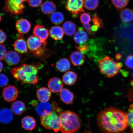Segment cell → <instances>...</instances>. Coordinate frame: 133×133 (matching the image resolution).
Listing matches in <instances>:
<instances>
[{"label":"cell","instance_id":"1","mask_svg":"<svg viewBox=\"0 0 133 133\" xmlns=\"http://www.w3.org/2000/svg\"><path fill=\"white\" fill-rule=\"evenodd\" d=\"M96 119L99 130L102 133H123L128 126L126 114L114 107L101 110Z\"/></svg>","mask_w":133,"mask_h":133},{"label":"cell","instance_id":"2","mask_svg":"<svg viewBox=\"0 0 133 133\" xmlns=\"http://www.w3.org/2000/svg\"><path fill=\"white\" fill-rule=\"evenodd\" d=\"M38 68L33 65L24 64L13 68L11 73L13 77L22 84L26 83L36 84L39 80Z\"/></svg>","mask_w":133,"mask_h":133},{"label":"cell","instance_id":"3","mask_svg":"<svg viewBox=\"0 0 133 133\" xmlns=\"http://www.w3.org/2000/svg\"><path fill=\"white\" fill-rule=\"evenodd\" d=\"M60 131L62 133H75L80 129V118L72 111H62L60 114Z\"/></svg>","mask_w":133,"mask_h":133},{"label":"cell","instance_id":"4","mask_svg":"<svg viewBox=\"0 0 133 133\" xmlns=\"http://www.w3.org/2000/svg\"><path fill=\"white\" fill-rule=\"evenodd\" d=\"M60 108L56 106L52 112L47 115L41 117V124L45 129L57 132L61 129L60 114L61 112Z\"/></svg>","mask_w":133,"mask_h":133},{"label":"cell","instance_id":"5","mask_svg":"<svg viewBox=\"0 0 133 133\" xmlns=\"http://www.w3.org/2000/svg\"><path fill=\"white\" fill-rule=\"evenodd\" d=\"M98 62L101 72L110 78L117 75L123 66L122 63L115 61L108 56L99 60Z\"/></svg>","mask_w":133,"mask_h":133},{"label":"cell","instance_id":"6","mask_svg":"<svg viewBox=\"0 0 133 133\" xmlns=\"http://www.w3.org/2000/svg\"><path fill=\"white\" fill-rule=\"evenodd\" d=\"M27 0H6L3 10L11 15L22 14L25 9L24 3Z\"/></svg>","mask_w":133,"mask_h":133},{"label":"cell","instance_id":"7","mask_svg":"<svg viewBox=\"0 0 133 133\" xmlns=\"http://www.w3.org/2000/svg\"><path fill=\"white\" fill-rule=\"evenodd\" d=\"M84 0H67L66 8L72 13L73 17H77L81 12H84L83 9Z\"/></svg>","mask_w":133,"mask_h":133},{"label":"cell","instance_id":"8","mask_svg":"<svg viewBox=\"0 0 133 133\" xmlns=\"http://www.w3.org/2000/svg\"><path fill=\"white\" fill-rule=\"evenodd\" d=\"M57 105V104L55 102L51 103L41 102L36 106V111L37 114L41 117L46 116L52 112Z\"/></svg>","mask_w":133,"mask_h":133},{"label":"cell","instance_id":"9","mask_svg":"<svg viewBox=\"0 0 133 133\" xmlns=\"http://www.w3.org/2000/svg\"><path fill=\"white\" fill-rule=\"evenodd\" d=\"M28 48L32 52H36L45 46L47 44V42L41 40L35 36L31 35L28 38L27 42Z\"/></svg>","mask_w":133,"mask_h":133},{"label":"cell","instance_id":"10","mask_svg":"<svg viewBox=\"0 0 133 133\" xmlns=\"http://www.w3.org/2000/svg\"><path fill=\"white\" fill-rule=\"evenodd\" d=\"M18 95L19 91L17 88L13 85L6 86L3 91V98L8 102H12L15 100Z\"/></svg>","mask_w":133,"mask_h":133},{"label":"cell","instance_id":"11","mask_svg":"<svg viewBox=\"0 0 133 133\" xmlns=\"http://www.w3.org/2000/svg\"><path fill=\"white\" fill-rule=\"evenodd\" d=\"M34 35L43 41L47 42L46 39L49 37V30L42 25H36L33 30Z\"/></svg>","mask_w":133,"mask_h":133},{"label":"cell","instance_id":"12","mask_svg":"<svg viewBox=\"0 0 133 133\" xmlns=\"http://www.w3.org/2000/svg\"><path fill=\"white\" fill-rule=\"evenodd\" d=\"M48 86L50 91L54 93L60 92L63 89L62 81L58 77H53L50 79L48 82Z\"/></svg>","mask_w":133,"mask_h":133},{"label":"cell","instance_id":"13","mask_svg":"<svg viewBox=\"0 0 133 133\" xmlns=\"http://www.w3.org/2000/svg\"><path fill=\"white\" fill-rule=\"evenodd\" d=\"M16 26L18 32L19 34H23L29 32L31 29V25L27 19H21L16 22Z\"/></svg>","mask_w":133,"mask_h":133},{"label":"cell","instance_id":"14","mask_svg":"<svg viewBox=\"0 0 133 133\" xmlns=\"http://www.w3.org/2000/svg\"><path fill=\"white\" fill-rule=\"evenodd\" d=\"M5 60L8 65L15 66L18 64L20 62L21 57L16 51H10L7 52Z\"/></svg>","mask_w":133,"mask_h":133},{"label":"cell","instance_id":"15","mask_svg":"<svg viewBox=\"0 0 133 133\" xmlns=\"http://www.w3.org/2000/svg\"><path fill=\"white\" fill-rule=\"evenodd\" d=\"M51 95V91L45 87H42L38 90L36 93L37 99L41 102H48Z\"/></svg>","mask_w":133,"mask_h":133},{"label":"cell","instance_id":"16","mask_svg":"<svg viewBox=\"0 0 133 133\" xmlns=\"http://www.w3.org/2000/svg\"><path fill=\"white\" fill-rule=\"evenodd\" d=\"M71 63L75 66L82 65L85 61V57L79 51H76L73 52L70 56Z\"/></svg>","mask_w":133,"mask_h":133},{"label":"cell","instance_id":"17","mask_svg":"<svg viewBox=\"0 0 133 133\" xmlns=\"http://www.w3.org/2000/svg\"><path fill=\"white\" fill-rule=\"evenodd\" d=\"M60 98L62 102L65 104H70L72 103L74 100L73 93L69 90L64 88L60 91Z\"/></svg>","mask_w":133,"mask_h":133},{"label":"cell","instance_id":"18","mask_svg":"<svg viewBox=\"0 0 133 133\" xmlns=\"http://www.w3.org/2000/svg\"><path fill=\"white\" fill-rule=\"evenodd\" d=\"M88 39V35L83 28L80 27L74 36V39L75 42L78 44H84Z\"/></svg>","mask_w":133,"mask_h":133},{"label":"cell","instance_id":"19","mask_svg":"<svg viewBox=\"0 0 133 133\" xmlns=\"http://www.w3.org/2000/svg\"><path fill=\"white\" fill-rule=\"evenodd\" d=\"M22 126L26 130H32L36 127V122L34 118L30 116H26L21 121Z\"/></svg>","mask_w":133,"mask_h":133},{"label":"cell","instance_id":"20","mask_svg":"<svg viewBox=\"0 0 133 133\" xmlns=\"http://www.w3.org/2000/svg\"><path fill=\"white\" fill-rule=\"evenodd\" d=\"M13 119L12 113L9 109L4 108L0 110V122L4 124H8Z\"/></svg>","mask_w":133,"mask_h":133},{"label":"cell","instance_id":"21","mask_svg":"<svg viewBox=\"0 0 133 133\" xmlns=\"http://www.w3.org/2000/svg\"><path fill=\"white\" fill-rule=\"evenodd\" d=\"M49 32L50 37L55 40H61L64 36V31L62 28L59 26H52L50 29Z\"/></svg>","mask_w":133,"mask_h":133},{"label":"cell","instance_id":"22","mask_svg":"<svg viewBox=\"0 0 133 133\" xmlns=\"http://www.w3.org/2000/svg\"><path fill=\"white\" fill-rule=\"evenodd\" d=\"M14 47L15 51L21 54H24L28 51L27 43L22 38H19L15 42Z\"/></svg>","mask_w":133,"mask_h":133},{"label":"cell","instance_id":"23","mask_svg":"<svg viewBox=\"0 0 133 133\" xmlns=\"http://www.w3.org/2000/svg\"><path fill=\"white\" fill-rule=\"evenodd\" d=\"M26 109V105L22 101H15L11 106V110L16 115H20L24 112Z\"/></svg>","mask_w":133,"mask_h":133},{"label":"cell","instance_id":"24","mask_svg":"<svg viewBox=\"0 0 133 133\" xmlns=\"http://www.w3.org/2000/svg\"><path fill=\"white\" fill-rule=\"evenodd\" d=\"M77 76L73 71H68L63 75L62 79L65 84L69 85H71L76 82Z\"/></svg>","mask_w":133,"mask_h":133},{"label":"cell","instance_id":"25","mask_svg":"<svg viewBox=\"0 0 133 133\" xmlns=\"http://www.w3.org/2000/svg\"><path fill=\"white\" fill-rule=\"evenodd\" d=\"M41 9L44 14L46 15L52 14L56 11L55 4L52 2L46 1L41 5Z\"/></svg>","mask_w":133,"mask_h":133},{"label":"cell","instance_id":"26","mask_svg":"<svg viewBox=\"0 0 133 133\" xmlns=\"http://www.w3.org/2000/svg\"><path fill=\"white\" fill-rule=\"evenodd\" d=\"M77 26L75 23L71 21H67L63 24L62 29L66 35L71 36L76 32Z\"/></svg>","mask_w":133,"mask_h":133},{"label":"cell","instance_id":"27","mask_svg":"<svg viewBox=\"0 0 133 133\" xmlns=\"http://www.w3.org/2000/svg\"><path fill=\"white\" fill-rule=\"evenodd\" d=\"M56 66L58 71L61 72H65L70 69V63L67 58H63L56 62Z\"/></svg>","mask_w":133,"mask_h":133},{"label":"cell","instance_id":"28","mask_svg":"<svg viewBox=\"0 0 133 133\" xmlns=\"http://www.w3.org/2000/svg\"><path fill=\"white\" fill-rule=\"evenodd\" d=\"M91 21L93 22V25L91 26V31L93 35H94L98 30L103 28L104 26L102 20L99 17L96 13L95 14Z\"/></svg>","mask_w":133,"mask_h":133},{"label":"cell","instance_id":"29","mask_svg":"<svg viewBox=\"0 0 133 133\" xmlns=\"http://www.w3.org/2000/svg\"><path fill=\"white\" fill-rule=\"evenodd\" d=\"M120 16L124 22L128 23L133 20V11L129 8H126L121 11Z\"/></svg>","mask_w":133,"mask_h":133},{"label":"cell","instance_id":"30","mask_svg":"<svg viewBox=\"0 0 133 133\" xmlns=\"http://www.w3.org/2000/svg\"><path fill=\"white\" fill-rule=\"evenodd\" d=\"M50 20L51 23L55 25L60 24L64 20V16L62 13L56 12L53 13L51 16Z\"/></svg>","mask_w":133,"mask_h":133},{"label":"cell","instance_id":"31","mask_svg":"<svg viewBox=\"0 0 133 133\" xmlns=\"http://www.w3.org/2000/svg\"><path fill=\"white\" fill-rule=\"evenodd\" d=\"M127 117L128 126H129L131 133H133V104H131L126 113Z\"/></svg>","mask_w":133,"mask_h":133},{"label":"cell","instance_id":"32","mask_svg":"<svg viewBox=\"0 0 133 133\" xmlns=\"http://www.w3.org/2000/svg\"><path fill=\"white\" fill-rule=\"evenodd\" d=\"M116 9L119 11L124 9L130 0H111Z\"/></svg>","mask_w":133,"mask_h":133},{"label":"cell","instance_id":"33","mask_svg":"<svg viewBox=\"0 0 133 133\" xmlns=\"http://www.w3.org/2000/svg\"><path fill=\"white\" fill-rule=\"evenodd\" d=\"M98 0H84V5L85 8L89 10H95L98 6Z\"/></svg>","mask_w":133,"mask_h":133},{"label":"cell","instance_id":"34","mask_svg":"<svg viewBox=\"0 0 133 133\" xmlns=\"http://www.w3.org/2000/svg\"><path fill=\"white\" fill-rule=\"evenodd\" d=\"M80 20L83 25L89 24L91 20V17L89 13H83L81 15Z\"/></svg>","mask_w":133,"mask_h":133},{"label":"cell","instance_id":"35","mask_svg":"<svg viewBox=\"0 0 133 133\" xmlns=\"http://www.w3.org/2000/svg\"><path fill=\"white\" fill-rule=\"evenodd\" d=\"M125 65L128 69H133V55H129L126 58L125 61Z\"/></svg>","mask_w":133,"mask_h":133},{"label":"cell","instance_id":"36","mask_svg":"<svg viewBox=\"0 0 133 133\" xmlns=\"http://www.w3.org/2000/svg\"><path fill=\"white\" fill-rule=\"evenodd\" d=\"M9 82V79L7 76L3 74H0V87L6 86Z\"/></svg>","mask_w":133,"mask_h":133},{"label":"cell","instance_id":"37","mask_svg":"<svg viewBox=\"0 0 133 133\" xmlns=\"http://www.w3.org/2000/svg\"><path fill=\"white\" fill-rule=\"evenodd\" d=\"M43 0H27L29 5L32 8L39 7L41 4Z\"/></svg>","mask_w":133,"mask_h":133},{"label":"cell","instance_id":"38","mask_svg":"<svg viewBox=\"0 0 133 133\" xmlns=\"http://www.w3.org/2000/svg\"><path fill=\"white\" fill-rule=\"evenodd\" d=\"M7 51L6 46L4 45L0 44V60L5 59Z\"/></svg>","mask_w":133,"mask_h":133},{"label":"cell","instance_id":"39","mask_svg":"<svg viewBox=\"0 0 133 133\" xmlns=\"http://www.w3.org/2000/svg\"><path fill=\"white\" fill-rule=\"evenodd\" d=\"M6 33L2 30L0 29V44L5 42L6 39Z\"/></svg>","mask_w":133,"mask_h":133},{"label":"cell","instance_id":"40","mask_svg":"<svg viewBox=\"0 0 133 133\" xmlns=\"http://www.w3.org/2000/svg\"><path fill=\"white\" fill-rule=\"evenodd\" d=\"M84 26L85 29L88 33L89 35H92V32L91 31V24L89 23V24L84 25Z\"/></svg>","mask_w":133,"mask_h":133},{"label":"cell","instance_id":"41","mask_svg":"<svg viewBox=\"0 0 133 133\" xmlns=\"http://www.w3.org/2000/svg\"><path fill=\"white\" fill-rule=\"evenodd\" d=\"M122 55L121 54H118L116 55L115 56V58L116 59L118 60H119L121 59V58L122 57Z\"/></svg>","mask_w":133,"mask_h":133},{"label":"cell","instance_id":"42","mask_svg":"<svg viewBox=\"0 0 133 133\" xmlns=\"http://www.w3.org/2000/svg\"><path fill=\"white\" fill-rule=\"evenodd\" d=\"M38 102L36 101H32L31 104L33 106H36L38 104Z\"/></svg>","mask_w":133,"mask_h":133},{"label":"cell","instance_id":"43","mask_svg":"<svg viewBox=\"0 0 133 133\" xmlns=\"http://www.w3.org/2000/svg\"><path fill=\"white\" fill-rule=\"evenodd\" d=\"M3 69V63L0 61V72L2 71Z\"/></svg>","mask_w":133,"mask_h":133},{"label":"cell","instance_id":"44","mask_svg":"<svg viewBox=\"0 0 133 133\" xmlns=\"http://www.w3.org/2000/svg\"><path fill=\"white\" fill-rule=\"evenodd\" d=\"M1 15H0V22H1Z\"/></svg>","mask_w":133,"mask_h":133}]
</instances>
